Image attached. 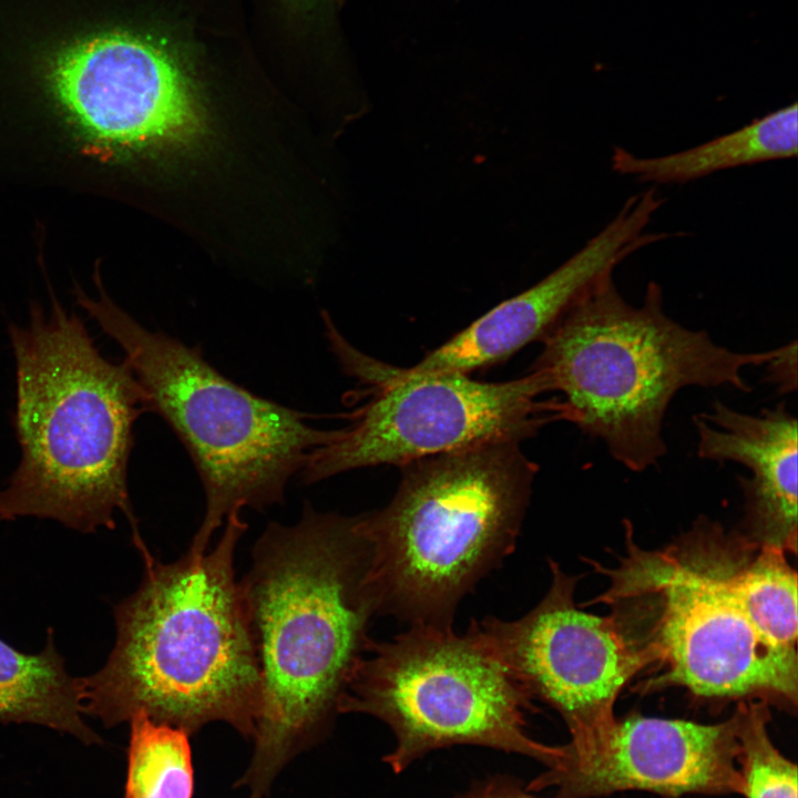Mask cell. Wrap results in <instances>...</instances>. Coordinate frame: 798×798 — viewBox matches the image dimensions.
<instances>
[{
    "label": "cell",
    "mask_w": 798,
    "mask_h": 798,
    "mask_svg": "<svg viewBox=\"0 0 798 798\" xmlns=\"http://www.w3.org/2000/svg\"><path fill=\"white\" fill-rule=\"evenodd\" d=\"M664 198L655 187L628 197L580 250L529 289L479 317L418 364L412 375H468L542 340L566 311L624 259L671 234L647 227Z\"/></svg>",
    "instance_id": "obj_13"
},
{
    "label": "cell",
    "mask_w": 798,
    "mask_h": 798,
    "mask_svg": "<svg viewBox=\"0 0 798 798\" xmlns=\"http://www.w3.org/2000/svg\"><path fill=\"white\" fill-rule=\"evenodd\" d=\"M738 713L716 724L632 714L580 744L561 745L557 764L530 781L555 798L624 790L667 797L741 794Z\"/></svg>",
    "instance_id": "obj_12"
},
{
    "label": "cell",
    "mask_w": 798,
    "mask_h": 798,
    "mask_svg": "<svg viewBox=\"0 0 798 798\" xmlns=\"http://www.w3.org/2000/svg\"><path fill=\"white\" fill-rule=\"evenodd\" d=\"M532 369L559 391L569 422L600 439L613 459L641 472L667 452L663 423L671 401L687 387L729 386L748 392L741 372L776 357L781 346L740 352L704 330L667 316L659 284L634 306L613 274L589 289L541 340Z\"/></svg>",
    "instance_id": "obj_5"
},
{
    "label": "cell",
    "mask_w": 798,
    "mask_h": 798,
    "mask_svg": "<svg viewBox=\"0 0 798 798\" xmlns=\"http://www.w3.org/2000/svg\"><path fill=\"white\" fill-rule=\"evenodd\" d=\"M83 715L79 678L68 673L52 628L35 654L0 637V723L38 724L84 741L96 740Z\"/></svg>",
    "instance_id": "obj_16"
},
{
    "label": "cell",
    "mask_w": 798,
    "mask_h": 798,
    "mask_svg": "<svg viewBox=\"0 0 798 798\" xmlns=\"http://www.w3.org/2000/svg\"><path fill=\"white\" fill-rule=\"evenodd\" d=\"M186 43L168 31L112 30L54 55V98L90 142L124 152L184 146L202 132L204 109Z\"/></svg>",
    "instance_id": "obj_10"
},
{
    "label": "cell",
    "mask_w": 798,
    "mask_h": 798,
    "mask_svg": "<svg viewBox=\"0 0 798 798\" xmlns=\"http://www.w3.org/2000/svg\"><path fill=\"white\" fill-rule=\"evenodd\" d=\"M697 454L737 462L751 475L739 478L745 498L741 532L786 553L797 551V419L784 403L749 415L716 400L693 417Z\"/></svg>",
    "instance_id": "obj_14"
},
{
    "label": "cell",
    "mask_w": 798,
    "mask_h": 798,
    "mask_svg": "<svg viewBox=\"0 0 798 798\" xmlns=\"http://www.w3.org/2000/svg\"><path fill=\"white\" fill-rule=\"evenodd\" d=\"M99 288L75 291L81 306L123 350L146 393L187 450L205 494L204 516L190 551L204 553L227 518L244 508L282 504L288 481L337 429H319L309 413L254 395L212 367L198 347L151 331Z\"/></svg>",
    "instance_id": "obj_7"
},
{
    "label": "cell",
    "mask_w": 798,
    "mask_h": 798,
    "mask_svg": "<svg viewBox=\"0 0 798 798\" xmlns=\"http://www.w3.org/2000/svg\"><path fill=\"white\" fill-rule=\"evenodd\" d=\"M769 704L739 702L738 766L746 798H798L797 766L774 745L769 733Z\"/></svg>",
    "instance_id": "obj_18"
},
{
    "label": "cell",
    "mask_w": 798,
    "mask_h": 798,
    "mask_svg": "<svg viewBox=\"0 0 798 798\" xmlns=\"http://www.w3.org/2000/svg\"><path fill=\"white\" fill-rule=\"evenodd\" d=\"M534 709L474 620L463 634L412 625L389 641H372L338 707L339 714L369 715L392 730L396 745L382 760L395 774L457 745L519 754L551 768L561 745L530 736L525 718Z\"/></svg>",
    "instance_id": "obj_8"
},
{
    "label": "cell",
    "mask_w": 798,
    "mask_h": 798,
    "mask_svg": "<svg viewBox=\"0 0 798 798\" xmlns=\"http://www.w3.org/2000/svg\"><path fill=\"white\" fill-rule=\"evenodd\" d=\"M520 442L408 463L390 502L358 515L379 615L452 627L461 600L515 549L539 470Z\"/></svg>",
    "instance_id": "obj_6"
},
{
    "label": "cell",
    "mask_w": 798,
    "mask_h": 798,
    "mask_svg": "<svg viewBox=\"0 0 798 798\" xmlns=\"http://www.w3.org/2000/svg\"><path fill=\"white\" fill-rule=\"evenodd\" d=\"M125 798H192L188 734L137 712L129 720Z\"/></svg>",
    "instance_id": "obj_17"
},
{
    "label": "cell",
    "mask_w": 798,
    "mask_h": 798,
    "mask_svg": "<svg viewBox=\"0 0 798 798\" xmlns=\"http://www.w3.org/2000/svg\"><path fill=\"white\" fill-rule=\"evenodd\" d=\"M453 798H538L509 775H494L474 782L466 792Z\"/></svg>",
    "instance_id": "obj_19"
},
{
    "label": "cell",
    "mask_w": 798,
    "mask_h": 798,
    "mask_svg": "<svg viewBox=\"0 0 798 798\" xmlns=\"http://www.w3.org/2000/svg\"><path fill=\"white\" fill-rule=\"evenodd\" d=\"M239 582L262 677L254 751L241 784L263 798L284 766L330 727L378 613L358 515L305 504L272 522Z\"/></svg>",
    "instance_id": "obj_1"
},
{
    "label": "cell",
    "mask_w": 798,
    "mask_h": 798,
    "mask_svg": "<svg viewBox=\"0 0 798 798\" xmlns=\"http://www.w3.org/2000/svg\"><path fill=\"white\" fill-rule=\"evenodd\" d=\"M326 338L345 372L369 399L351 422L316 449L301 470L311 484L349 470L416 460L497 439L523 441L545 424L569 420L562 399L536 370L509 381L487 382L468 375H412L381 364L351 346L328 315Z\"/></svg>",
    "instance_id": "obj_9"
},
{
    "label": "cell",
    "mask_w": 798,
    "mask_h": 798,
    "mask_svg": "<svg viewBox=\"0 0 798 798\" xmlns=\"http://www.w3.org/2000/svg\"><path fill=\"white\" fill-rule=\"evenodd\" d=\"M758 545L699 516L672 543L645 549L627 522L616 563L592 562L608 581L595 602L608 607L640 673L649 674L644 692L678 686L702 699L796 709L797 649L775 641L747 601L746 571Z\"/></svg>",
    "instance_id": "obj_3"
},
{
    "label": "cell",
    "mask_w": 798,
    "mask_h": 798,
    "mask_svg": "<svg viewBox=\"0 0 798 798\" xmlns=\"http://www.w3.org/2000/svg\"><path fill=\"white\" fill-rule=\"evenodd\" d=\"M767 379L777 386L780 392L795 391L797 388V342L781 346L779 354L766 364Z\"/></svg>",
    "instance_id": "obj_20"
},
{
    "label": "cell",
    "mask_w": 798,
    "mask_h": 798,
    "mask_svg": "<svg viewBox=\"0 0 798 798\" xmlns=\"http://www.w3.org/2000/svg\"><path fill=\"white\" fill-rule=\"evenodd\" d=\"M551 583L522 617L475 621L532 700L555 709L579 744L606 729L622 689L641 672L610 618L579 610L577 576L549 560Z\"/></svg>",
    "instance_id": "obj_11"
},
{
    "label": "cell",
    "mask_w": 798,
    "mask_h": 798,
    "mask_svg": "<svg viewBox=\"0 0 798 798\" xmlns=\"http://www.w3.org/2000/svg\"><path fill=\"white\" fill-rule=\"evenodd\" d=\"M286 11L294 18L308 19L331 11L332 0H282Z\"/></svg>",
    "instance_id": "obj_21"
},
{
    "label": "cell",
    "mask_w": 798,
    "mask_h": 798,
    "mask_svg": "<svg viewBox=\"0 0 798 798\" xmlns=\"http://www.w3.org/2000/svg\"><path fill=\"white\" fill-rule=\"evenodd\" d=\"M241 514L209 552L163 563L141 553L139 587L114 605L104 665L78 677L84 715L111 727L137 712L192 735L223 722L253 737L262 677L234 560Z\"/></svg>",
    "instance_id": "obj_2"
},
{
    "label": "cell",
    "mask_w": 798,
    "mask_h": 798,
    "mask_svg": "<svg viewBox=\"0 0 798 798\" xmlns=\"http://www.w3.org/2000/svg\"><path fill=\"white\" fill-rule=\"evenodd\" d=\"M797 152L798 114L794 102L734 132L666 155L644 157L614 146L611 167L641 183L682 184L729 168L795 157Z\"/></svg>",
    "instance_id": "obj_15"
},
{
    "label": "cell",
    "mask_w": 798,
    "mask_h": 798,
    "mask_svg": "<svg viewBox=\"0 0 798 798\" xmlns=\"http://www.w3.org/2000/svg\"><path fill=\"white\" fill-rule=\"evenodd\" d=\"M16 361L20 461L0 489V520L51 519L81 533L124 513L143 543L127 488L134 424L146 393L130 365L104 357L84 321L52 299L8 328Z\"/></svg>",
    "instance_id": "obj_4"
}]
</instances>
